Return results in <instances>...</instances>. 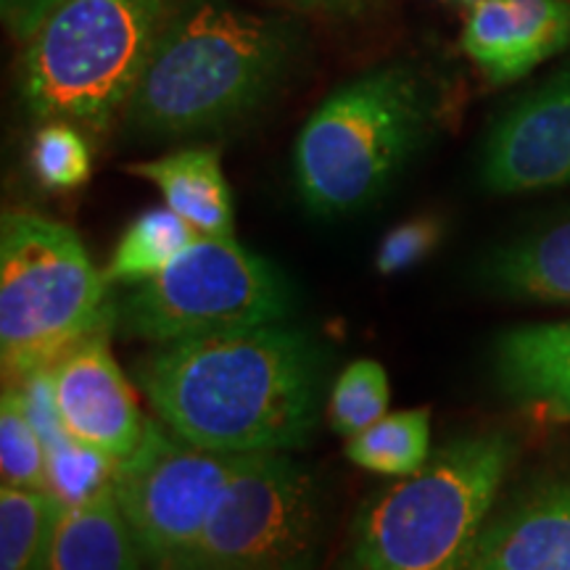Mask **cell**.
Instances as JSON below:
<instances>
[{
    "mask_svg": "<svg viewBox=\"0 0 570 570\" xmlns=\"http://www.w3.org/2000/svg\"><path fill=\"white\" fill-rule=\"evenodd\" d=\"M441 235H444V227L436 217H415L396 225L394 230L383 235L377 246L375 269L381 275H399L412 269L433 254V248L441 244Z\"/></svg>",
    "mask_w": 570,
    "mask_h": 570,
    "instance_id": "25",
    "label": "cell"
},
{
    "mask_svg": "<svg viewBox=\"0 0 570 570\" xmlns=\"http://www.w3.org/2000/svg\"><path fill=\"white\" fill-rule=\"evenodd\" d=\"M63 504L51 491L0 489V570H42Z\"/></svg>",
    "mask_w": 570,
    "mask_h": 570,
    "instance_id": "21",
    "label": "cell"
},
{
    "mask_svg": "<svg viewBox=\"0 0 570 570\" xmlns=\"http://www.w3.org/2000/svg\"><path fill=\"white\" fill-rule=\"evenodd\" d=\"M142 560L114 491L106 487L61 510L42 570H140Z\"/></svg>",
    "mask_w": 570,
    "mask_h": 570,
    "instance_id": "15",
    "label": "cell"
},
{
    "mask_svg": "<svg viewBox=\"0 0 570 570\" xmlns=\"http://www.w3.org/2000/svg\"><path fill=\"white\" fill-rule=\"evenodd\" d=\"M483 281L520 302L570 304V214L497 248Z\"/></svg>",
    "mask_w": 570,
    "mask_h": 570,
    "instance_id": "17",
    "label": "cell"
},
{
    "mask_svg": "<svg viewBox=\"0 0 570 570\" xmlns=\"http://www.w3.org/2000/svg\"><path fill=\"white\" fill-rule=\"evenodd\" d=\"M109 281L71 227L35 212L0 225V365L6 386L48 373L63 354L117 323Z\"/></svg>",
    "mask_w": 570,
    "mask_h": 570,
    "instance_id": "6",
    "label": "cell"
},
{
    "mask_svg": "<svg viewBox=\"0 0 570 570\" xmlns=\"http://www.w3.org/2000/svg\"><path fill=\"white\" fill-rule=\"evenodd\" d=\"M48 375L56 410L71 436L117 462L140 444L148 417L130 377L114 360L106 333L77 344Z\"/></svg>",
    "mask_w": 570,
    "mask_h": 570,
    "instance_id": "11",
    "label": "cell"
},
{
    "mask_svg": "<svg viewBox=\"0 0 570 570\" xmlns=\"http://www.w3.org/2000/svg\"><path fill=\"white\" fill-rule=\"evenodd\" d=\"M21 391H24L32 423L38 425L42 444H46L48 487H51V494L59 499L63 508L80 504L101 489L111 487L117 460L82 444L80 439H75L67 431L53 402L51 375L38 373L27 377L21 383Z\"/></svg>",
    "mask_w": 570,
    "mask_h": 570,
    "instance_id": "18",
    "label": "cell"
},
{
    "mask_svg": "<svg viewBox=\"0 0 570 570\" xmlns=\"http://www.w3.org/2000/svg\"><path fill=\"white\" fill-rule=\"evenodd\" d=\"M475 3H481V0H460V6H468V9H470V6H475Z\"/></svg>",
    "mask_w": 570,
    "mask_h": 570,
    "instance_id": "29",
    "label": "cell"
},
{
    "mask_svg": "<svg viewBox=\"0 0 570 570\" xmlns=\"http://www.w3.org/2000/svg\"><path fill=\"white\" fill-rule=\"evenodd\" d=\"M566 48L570 0H481L462 30V51L494 85L520 80Z\"/></svg>",
    "mask_w": 570,
    "mask_h": 570,
    "instance_id": "12",
    "label": "cell"
},
{
    "mask_svg": "<svg viewBox=\"0 0 570 570\" xmlns=\"http://www.w3.org/2000/svg\"><path fill=\"white\" fill-rule=\"evenodd\" d=\"M294 298L265 256L235 238L198 235L173 265L135 285L117 306L127 336L173 344L238 327L285 323Z\"/></svg>",
    "mask_w": 570,
    "mask_h": 570,
    "instance_id": "7",
    "label": "cell"
},
{
    "mask_svg": "<svg viewBox=\"0 0 570 570\" xmlns=\"http://www.w3.org/2000/svg\"><path fill=\"white\" fill-rule=\"evenodd\" d=\"M515 454L499 431L449 441L362 504L346 570H465Z\"/></svg>",
    "mask_w": 570,
    "mask_h": 570,
    "instance_id": "3",
    "label": "cell"
},
{
    "mask_svg": "<svg viewBox=\"0 0 570 570\" xmlns=\"http://www.w3.org/2000/svg\"><path fill=\"white\" fill-rule=\"evenodd\" d=\"M499 386L547 423L570 420V320L515 327L497 341Z\"/></svg>",
    "mask_w": 570,
    "mask_h": 570,
    "instance_id": "14",
    "label": "cell"
},
{
    "mask_svg": "<svg viewBox=\"0 0 570 570\" xmlns=\"http://www.w3.org/2000/svg\"><path fill=\"white\" fill-rule=\"evenodd\" d=\"M38 180L51 190H71L90 177V148L71 122H42L30 146Z\"/></svg>",
    "mask_w": 570,
    "mask_h": 570,
    "instance_id": "24",
    "label": "cell"
},
{
    "mask_svg": "<svg viewBox=\"0 0 570 570\" xmlns=\"http://www.w3.org/2000/svg\"><path fill=\"white\" fill-rule=\"evenodd\" d=\"M465 570H570V479L539 481L491 515Z\"/></svg>",
    "mask_w": 570,
    "mask_h": 570,
    "instance_id": "13",
    "label": "cell"
},
{
    "mask_svg": "<svg viewBox=\"0 0 570 570\" xmlns=\"http://www.w3.org/2000/svg\"><path fill=\"white\" fill-rule=\"evenodd\" d=\"M132 373L161 423L212 452H288L317 425L323 365L312 338L294 325L159 344Z\"/></svg>",
    "mask_w": 570,
    "mask_h": 570,
    "instance_id": "1",
    "label": "cell"
},
{
    "mask_svg": "<svg viewBox=\"0 0 570 570\" xmlns=\"http://www.w3.org/2000/svg\"><path fill=\"white\" fill-rule=\"evenodd\" d=\"M431 96L407 63H386L333 90L294 146V180L306 209L323 219L375 202L417 151Z\"/></svg>",
    "mask_w": 570,
    "mask_h": 570,
    "instance_id": "4",
    "label": "cell"
},
{
    "mask_svg": "<svg viewBox=\"0 0 570 570\" xmlns=\"http://www.w3.org/2000/svg\"><path fill=\"white\" fill-rule=\"evenodd\" d=\"M346 458L375 475L404 479L431 458V412H389L356 436L346 439Z\"/></svg>",
    "mask_w": 570,
    "mask_h": 570,
    "instance_id": "20",
    "label": "cell"
},
{
    "mask_svg": "<svg viewBox=\"0 0 570 570\" xmlns=\"http://www.w3.org/2000/svg\"><path fill=\"white\" fill-rule=\"evenodd\" d=\"M449 3H460V0H449Z\"/></svg>",
    "mask_w": 570,
    "mask_h": 570,
    "instance_id": "30",
    "label": "cell"
},
{
    "mask_svg": "<svg viewBox=\"0 0 570 570\" xmlns=\"http://www.w3.org/2000/svg\"><path fill=\"white\" fill-rule=\"evenodd\" d=\"M0 475L9 487L51 491L46 444L32 423L21 386H6L0 399Z\"/></svg>",
    "mask_w": 570,
    "mask_h": 570,
    "instance_id": "22",
    "label": "cell"
},
{
    "mask_svg": "<svg viewBox=\"0 0 570 570\" xmlns=\"http://www.w3.org/2000/svg\"><path fill=\"white\" fill-rule=\"evenodd\" d=\"M180 0H61L27 40L21 98L38 122L106 130Z\"/></svg>",
    "mask_w": 570,
    "mask_h": 570,
    "instance_id": "5",
    "label": "cell"
},
{
    "mask_svg": "<svg viewBox=\"0 0 570 570\" xmlns=\"http://www.w3.org/2000/svg\"><path fill=\"white\" fill-rule=\"evenodd\" d=\"M323 499L285 452L244 454L194 554L223 570H315Z\"/></svg>",
    "mask_w": 570,
    "mask_h": 570,
    "instance_id": "8",
    "label": "cell"
},
{
    "mask_svg": "<svg viewBox=\"0 0 570 570\" xmlns=\"http://www.w3.org/2000/svg\"><path fill=\"white\" fill-rule=\"evenodd\" d=\"M127 173L154 183L164 204L198 235L233 238V194L214 148H183L161 159L132 164Z\"/></svg>",
    "mask_w": 570,
    "mask_h": 570,
    "instance_id": "16",
    "label": "cell"
},
{
    "mask_svg": "<svg viewBox=\"0 0 570 570\" xmlns=\"http://www.w3.org/2000/svg\"><path fill=\"white\" fill-rule=\"evenodd\" d=\"M59 3L61 0H0V11H3L6 27L19 40H30Z\"/></svg>",
    "mask_w": 570,
    "mask_h": 570,
    "instance_id": "26",
    "label": "cell"
},
{
    "mask_svg": "<svg viewBox=\"0 0 570 570\" xmlns=\"http://www.w3.org/2000/svg\"><path fill=\"white\" fill-rule=\"evenodd\" d=\"M491 194H531L570 183V67L520 96L483 142Z\"/></svg>",
    "mask_w": 570,
    "mask_h": 570,
    "instance_id": "10",
    "label": "cell"
},
{
    "mask_svg": "<svg viewBox=\"0 0 570 570\" xmlns=\"http://www.w3.org/2000/svg\"><path fill=\"white\" fill-rule=\"evenodd\" d=\"M244 454L196 446L148 420L140 444L117 462L111 491L142 558L194 552Z\"/></svg>",
    "mask_w": 570,
    "mask_h": 570,
    "instance_id": "9",
    "label": "cell"
},
{
    "mask_svg": "<svg viewBox=\"0 0 570 570\" xmlns=\"http://www.w3.org/2000/svg\"><path fill=\"white\" fill-rule=\"evenodd\" d=\"M196 238L198 233L194 227L167 204L140 212L114 248L106 281L122 285L151 281L164 267L173 265Z\"/></svg>",
    "mask_w": 570,
    "mask_h": 570,
    "instance_id": "19",
    "label": "cell"
},
{
    "mask_svg": "<svg viewBox=\"0 0 570 570\" xmlns=\"http://www.w3.org/2000/svg\"><path fill=\"white\" fill-rule=\"evenodd\" d=\"M285 3L296 6V9H323V11H346L360 0H285Z\"/></svg>",
    "mask_w": 570,
    "mask_h": 570,
    "instance_id": "28",
    "label": "cell"
},
{
    "mask_svg": "<svg viewBox=\"0 0 570 570\" xmlns=\"http://www.w3.org/2000/svg\"><path fill=\"white\" fill-rule=\"evenodd\" d=\"M296 32L283 17L227 0H180L125 106L130 132L154 140L219 132L285 80Z\"/></svg>",
    "mask_w": 570,
    "mask_h": 570,
    "instance_id": "2",
    "label": "cell"
},
{
    "mask_svg": "<svg viewBox=\"0 0 570 570\" xmlns=\"http://www.w3.org/2000/svg\"><path fill=\"white\" fill-rule=\"evenodd\" d=\"M389 373L375 360H354L336 377L327 402V417L338 436L352 439L389 415Z\"/></svg>",
    "mask_w": 570,
    "mask_h": 570,
    "instance_id": "23",
    "label": "cell"
},
{
    "mask_svg": "<svg viewBox=\"0 0 570 570\" xmlns=\"http://www.w3.org/2000/svg\"><path fill=\"white\" fill-rule=\"evenodd\" d=\"M151 570H223V568L212 566V562L198 558V554L188 552V554H177V558L154 562Z\"/></svg>",
    "mask_w": 570,
    "mask_h": 570,
    "instance_id": "27",
    "label": "cell"
}]
</instances>
